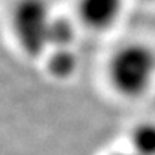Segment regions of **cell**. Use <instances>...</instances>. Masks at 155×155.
<instances>
[{
  "instance_id": "5b68a950",
  "label": "cell",
  "mask_w": 155,
  "mask_h": 155,
  "mask_svg": "<svg viewBox=\"0 0 155 155\" xmlns=\"http://www.w3.org/2000/svg\"><path fill=\"white\" fill-rule=\"evenodd\" d=\"M77 66L75 54L68 48H56L48 59V71L56 78H68Z\"/></svg>"
},
{
  "instance_id": "7a4b0ae2",
  "label": "cell",
  "mask_w": 155,
  "mask_h": 155,
  "mask_svg": "<svg viewBox=\"0 0 155 155\" xmlns=\"http://www.w3.org/2000/svg\"><path fill=\"white\" fill-rule=\"evenodd\" d=\"M50 17L45 0H20L14 9L12 24L21 48L29 56H39L50 44Z\"/></svg>"
},
{
  "instance_id": "52a82bcc",
  "label": "cell",
  "mask_w": 155,
  "mask_h": 155,
  "mask_svg": "<svg viewBox=\"0 0 155 155\" xmlns=\"http://www.w3.org/2000/svg\"><path fill=\"white\" fill-rule=\"evenodd\" d=\"M116 155H128V154H116ZM133 155H136V154H133Z\"/></svg>"
},
{
  "instance_id": "8992f818",
  "label": "cell",
  "mask_w": 155,
  "mask_h": 155,
  "mask_svg": "<svg viewBox=\"0 0 155 155\" xmlns=\"http://www.w3.org/2000/svg\"><path fill=\"white\" fill-rule=\"evenodd\" d=\"M74 39V27L66 18H53L48 35V44L56 48H68Z\"/></svg>"
},
{
  "instance_id": "3957f363",
  "label": "cell",
  "mask_w": 155,
  "mask_h": 155,
  "mask_svg": "<svg viewBox=\"0 0 155 155\" xmlns=\"http://www.w3.org/2000/svg\"><path fill=\"white\" fill-rule=\"evenodd\" d=\"M124 0H78V14L92 29L110 27L122 11Z\"/></svg>"
},
{
  "instance_id": "6da1fadb",
  "label": "cell",
  "mask_w": 155,
  "mask_h": 155,
  "mask_svg": "<svg viewBox=\"0 0 155 155\" xmlns=\"http://www.w3.org/2000/svg\"><path fill=\"white\" fill-rule=\"evenodd\" d=\"M155 75V51L145 44H127L113 54L108 77L114 89L125 97L143 95Z\"/></svg>"
},
{
  "instance_id": "277c9868",
  "label": "cell",
  "mask_w": 155,
  "mask_h": 155,
  "mask_svg": "<svg viewBox=\"0 0 155 155\" xmlns=\"http://www.w3.org/2000/svg\"><path fill=\"white\" fill-rule=\"evenodd\" d=\"M131 143L137 155H155V124L143 122L133 130Z\"/></svg>"
}]
</instances>
